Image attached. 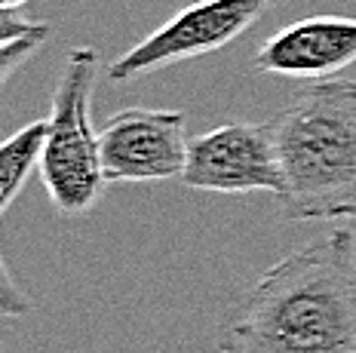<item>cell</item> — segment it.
I'll use <instances>...</instances> for the list:
<instances>
[{
    "instance_id": "ba28073f",
    "label": "cell",
    "mask_w": 356,
    "mask_h": 353,
    "mask_svg": "<svg viewBox=\"0 0 356 353\" xmlns=\"http://www.w3.org/2000/svg\"><path fill=\"white\" fill-rule=\"evenodd\" d=\"M47 120H34L0 142V215L13 206L31 172L40 166Z\"/></svg>"
},
{
    "instance_id": "9c48e42d",
    "label": "cell",
    "mask_w": 356,
    "mask_h": 353,
    "mask_svg": "<svg viewBox=\"0 0 356 353\" xmlns=\"http://www.w3.org/2000/svg\"><path fill=\"white\" fill-rule=\"evenodd\" d=\"M49 25H43L40 31H34V34H25V38H19V40H13V43H3L0 47V86L6 83L16 71L22 68L25 62H31L34 53L43 47V43L49 40Z\"/></svg>"
},
{
    "instance_id": "8fae6325",
    "label": "cell",
    "mask_w": 356,
    "mask_h": 353,
    "mask_svg": "<svg viewBox=\"0 0 356 353\" xmlns=\"http://www.w3.org/2000/svg\"><path fill=\"white\" fill-rule=\"evenodd\" d=\"M43 25H47V22L25 16L22 10H6V6H0V47H3V43L19 40V38H25V34L40 31Z\"/></svg>"
},
{
    "instance_id": "7a4b0ae2",
    "label": "cell",
    "mask_w": 356,
    "mask_h": 353,
    "mask_svg": "<svg viewBox=\"0 0 356 353\" xmlns=\"http://www.w3.org/2000/svg\"><path fill=\"white\" fill-rule=\"evenodd\" d=\"M286 222L356 218V80L325 77L304 86L270 117Z\"/></svg>"
},
{
    "instance_id": "30bf717a",
    "label": "cell",
    "mask_w": 356,
    "mask_h": 353,
    "mask_svg": "<svg viewBox=\"0 0 356 353\" xmlns=\"http://www.w3.org/2000/svg\"><path fill=\"white\" fill-rule=\"evenodd\" d=\"M28 313H31V298L16 283V277L10 274L6 261L0 258V316L3 320H22Z\"/></svg>"
},
{
    "instance_id": "7c38bea8",
    "label": "cell",
    "mask_w": 356,
    "mask_h": 353,
    "mask_svg": "<svg viewBox=\"0 0 356 353\" xmlns=\"http://www.w3.org/2000/svg\"><path fill=\"white\" fill-rule=\"evenodd\" d=\"M25 3H31V0H0V6H6V10H22Z\"/></svg>"
},
{
    "instance_id": "5b68a950",
    "label": "cell",
    "mask_w": 356,
    "mask_h": 353,
    "mask_svg": "<svg viewBox=\"0 0 356 353\" xmlns=\"http://www.w3.org/2000/svg\"><path fill=\"white\" fill-rule=\"evenodd\" d=\"M181 181L203 194H283L270 120H227L188 142Z\"/></svg>"
},
{
    "instance_id": "6da1fadb",
    "label": "cell",
    "mask_w": 356,
    "mask_h": 353,
    "mask_svg": "<svg viewBox=\"0 0 356 353\" xmlns=\"http://www.w3.org/2000/svg\"><path fill=\"white\" fill-rule=\"evenodd\" d=\"M218 353H356L353 227H332L252 279L221 313Z\"/></svg>"
},
{
    "instance_id": "8992f818",
    "label": "cell",
    "mask_w": 356,
    "mask_h": 353,
    "mask_svg": "<svg viewBox=\"0 0 356 353\" xmlns=\"http://www.w3.org/2000/svg\"><path fill=\"white\" fill-rule=\"evenodd\" d=\"M188 142L181 111L132 105L111 114L99 129V157L108 185L181 179Z\"/></svg>"
},
{
    "instance_id": "3957f363",
    "label": "cell",
    "mask_w": 356,
    "mask_h": 353,
    "mask_svg": "<svg viewBox=\"0 0 356 353\" xmlns=\"http://www.w3.org/2000/svg\"><path fill=\"white\" fill-rule=\"evenodd\" d=\"M99 80V53L74 47L65 56L47 117L40 151V181L62 215H86L108 190L99 157V132L92 129V92Z\"/></svg>"
},
{
    "instance_id": "277c9868",
    "label": "cell",
    "mask_w": 356,
    "mask_h": 353,
    "mask_svg": "<svg viewBox=\"0 0 356 353\" xmlns=\"http://www.w3.org/2000/svg\"><path fill=\"white\" fill-rule=\"evenodd\" d=\"M283 0H197L169 16L157 31L142 38L108 65L111 83H132L169 65L188 62L231 47Z\"/></svg>"
},
{
    "instance_id": "52a82bcc",
    "label": "cell",
    "mask_w": 356,
    "mask_h": 353,
    "mask_svg": "<svg viewBox=\"0 0 356 353\" xmlns=\"http://www.w3.org/2000/svg\"><path fill=\"white\" fill-rule=\"evenodd\" d=\"M356 65V19L307 16L280 28L252 56V68L270 77L325 80Z\"/></svg>"
}]
</instances>
